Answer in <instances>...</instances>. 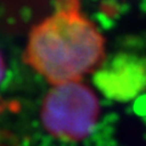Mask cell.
Instances as JSON below:
<instances>
[{
    "label": "cell",
    "mask_w": 146,
    "mask_h": 146,
    "mask_svg": "<svg viewBox=\"0 0 146 146\" xmlns=\"http://www.w3.org/2000/svg\"><path fill=\"white\" fill-rule=\"evenodd\" d=\"M25 58L54 85L76 82L105 61V40L78 0H57L55 11L31 31Z\"/></svg>",
    "instance_id": "6da1fadb"
},
{
    "label": "cell",
    "mask_w": 146,
    "mask_h": 146,
    "mask_svg": "<svg viewBox=\"0 0 146 146\" xmlns=\"http://www.w3.org/2000/svg\"><path fill=\"white\" fill-rule=\"evenodd\" d=\"M100 105L96 95L79 80L55 85L42 105L40 117L48 133L58 140L80 141L96 124Z\"/></svg>",
    "instance_id": "7a4b0ae2"
},
{
    "label": "cell",
    "mask_w": 146,
    "mask_h": 146,
    "mask_svg": "<svg viewBox=\"0 0 146 146\" xmlns=\"http://www.w3.org/2000/svg\"><path fill=\"white\" fill-rule=\"evenodd\" d=\"M93 80L107 99L130 101L146 89V57L128 51L113 54L94 72Z\"/></svg>",
    "instance_id": "3957f363"
},
{
    "label": "cell",
    "mask_w": 146,
    "mask_h": 146,
    "mask_svg": "<svg viewBox=\"0 0 146 146\" xmlns=\"http://www.w3.org/2000/svg\"><path fill=\"white\" fill-rule=\"evenodd\" d=\"M4 74H5V63H4V58L0 54V82L3 80Z\"/></svg>",
    "instance_id": "277c9868"
}]
</instances>
